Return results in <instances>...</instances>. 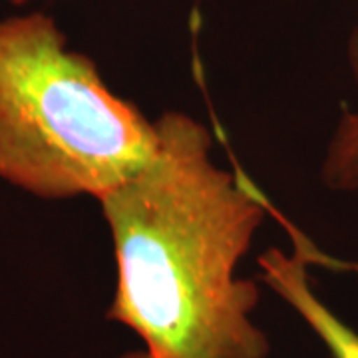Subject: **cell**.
<instances>
[{
	"label": "cell",
	"mask_w": 358,
	"mask_h": 358,
	"mask_svg": "<svg viewBox=\"0 0 358 358\" xmlns=\"http://www.w3.org/2000/svg\"><path fill=\"white\" fill-rule=\"evenodd\" d=\"M155 128L154 157L100 199L117 265L108 319L159 358H267L259 289L237 275L265 197L213 162L195 117L166 112Z\"/></svg>",
	"instance_id": "1"
},
{
	"label": "cell",
	"mask_w": 358,
	"mask_h": 358,
	"mask_svg": "<svg viewBox=\"0 0 358 358\" xmlns=\"http://www.w3.org/2000/svg\"><path fill=\"white\" fill-rule=\"evenodd\" d=\"M157 128L68 48L44 13L0 20V179L40 199H102L155 154Z\"/></svg>",
	"instance_id": "2"
},
{
	"label": "cell",
	"mask_w": 358,
	"mask_h": 358,
	"mask_svg": "<svg viewBox=\"0 0 358 358\" xmlns=\"http://www.w3.org/2000/svg\"><path fill=\"white\" fill-rule=\"evenodd\" d=\"M263 281L319 336L333 358H358V333L327 307L308 281V261L296 247L293 255L268 249L259 257Z\"/></svg>",
	"instance_id": "3"
},
{
	"label": "cell",
	"mask_w": 358,
	"mask_h": 358,
	"mask_svg": "<svg viewBox=\"0 0 358 358\" xmlns=\"http://www.w3.org/2000/svg\"><path fill=\"white\" fill-rule=\"evenodd\" d=\"M348 62L358 88V26L348 38ZM322 181L334 192L358 189V108L345 114L322 164Z\"/></svg>",
	"instance_id": "4"
},
{
	"label": "cell",
	"mask_w": 358,
	"mask_h": 358,
	"mask_svg": "<svg viewBox=\"0 0 358 358\" xmlns=\"http://www.w3.org/2000/svg\"><path fill=\"white\" fill-rule=\"evenodd\" d=\"M122 358H159L152 355L150 350H138V352H129V355H124Z\"/></svg>",
	"instance_id": "5"
},
{
	"label": "cell",
	"mask_w": 358,
	"mask_h": 358,
	"mask_svg": "<svg viewBox=\"0 0 358 358\" xmlns=\"http://www.w3.org/2000/svg\"><path fill=\"white\" fill-rule=\"evenodd\" d=\"M10 4H14V6H20V4H26V2H30V0H8Z\"/></svg>",
	"instance_id": "6"
}]
</instances>
